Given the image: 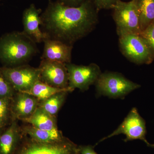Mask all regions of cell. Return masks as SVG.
I'll return each instance as SVG.
<instances>
[{
	"mask_svg": "<svg viewBox=\"0 0 154 154\" xmlns=\"http://www.w3.org/2000/svg\"><path fill=\"white\" fill-rule=\"evenodd\" d=\"M98 13L93 0H87L78 7L50 0L40 16L41 30L47 38L73 46L94 30L98 22Z\"/></svg>",
	"mask_w": 154,
	"mask_h": 154,
	"instance_id": "1",
	"label": "cell"
},
{
	"mask_svg": "<svg viewBox=\"0 0 154 154\" xmlns=\"http://www.w3.org/2000/svg\"><path fill=\"white\" fill-rule=\"evenodd\" d=\"M38 51L36 42L23 31L6 33L0 38V61L4 66L27 64Z\"/></svg>",
	"mask_w": 154,
	"mask_h": 154,
	"instance_id": "2",
	"label": "cell"
},
{
	"mask_svg": "<svg viewBox=\"0 0 154 154\" xmlns=\"http://www.w3.org/2000/svg\"><path fill=\"white\" fill-rule=\"evenodd\" d=\"M97 96L118 99L125 96L140 87L126 79L121 73L107 72L102 73L95 84Z\"/></svg>",
	"mask_w": 154,
	"mask_h": 154,
	"instance_id": "3",
	"label": "cell"
},
{
	"mask_svg": "<svg viewBox=\"0 0 154 154\" xmlns=\"http://www.w3.org/2000/svg\"><path fill=\"white\" fill-rule=\"evenodd\" d=\"M112 10L119 36L127 34L140 35L142 31L136 0L128 2L120 0Z\"/></svg>",
	"mask_w": 154,
	"mask_h": 154,
	"instance_id": "4",
	"label": "cell"
},
{
	"mask_svg": "<svg viewBox=\"0 0 154 154\" xmlns=\"http://www.w3.org/2000/svg\"><path fill=\"white\" fill-rule=\"evenodd\" d=\"M119 37L121 52L130 61L138 65L149 64L154 60L151 49L139 34H127Z\"/></svg>",
	"mask_w": 154,
	"mask_h": 154,
	"instance_id": "5",
	"label": "cell"
},
{
	"mask_svg": "<svg viewBox=\"0 0 154 154\" xmlns=\"http://www.w3.org/2000/svg\"><path fill=\"white\" fill-rule=\"evenodd\" d=\"M146 133L145 121L140 115L137 109L133 107L118 128L110 134L100 140L96 144L115 136L123 134L126 137L124 141L140 140L148 146L153 148V144L150 143L146 139Z\"/></svg>",
	"mask_w": 154,
	"mask_h": 154,
	"instance_id": "6",
	"label": "cell"
},
{
	"mask_svg": "<svg viewBox=\"0 0 154 154\" xmlns=\"http://www.w3.org/2000/svg\"><path fill=\"white\" fill-rule=\"evenodd\" d=\"M0 71L17 92H27L39 80V70L27 64L3 66Z\"/></svg>",
	"mask_w": 154,
	"mask_h": 154,
	"instance_id": "7",
	"label": "cell"
},
{
	"mask_svg": "<svg viewBox=\"0 0 154 154\" xmlns=\"http://www.w3.org/2000/svg\"><path fill=\"white\" fill-rule=\"evenodd\" d=\"M69 74V88L73 91L76 88L87 91L90 86L95 85L102 73L98 65L91 63L88 66L66 63Z\"/></svg>",
	"mask_w": 154,
	"mask_h": 154,
	"instance_id": "8",
	"label": "cell"
},
{
	"mask_svg": "<svg viewBox=\"0 0 154 154\" xmlns=\"http://www.w3.org/2000/svg\"><path fill=\"white\" fill-rule=\"evenodd\" d=\"M39 80L54 88L65 89L69 88V74L66 63L41 59Z\"/></svg>",
	"mask_w": 154,
	"mask_h": 154,
	"instance_id": "9",
	"label": "cell"
},
{
	"mask_svg": "<svg viewBox=\"0 0 154 154\" xmlns=\"http://www.w3.org/2000/svg\"><path fill=\"white\" fill-rule=\"evenodd\" d=\"M79 147L65 139L51 143L31 142L22 146L17 154H79Z\"/></svg>",
	"mask_w": 154,
	"mask_h": 154,
	"instance_id": "10",
	"label": "cell"
},
{
	"mask_svg": "<svg viewBox=\"0 0 154 154\" xmlns=\"http://www.w3.org/2000/svg\"><path fill=\"white\" fill-rule=\"evenodd\" d=\"M39 101L34 96L25 92H17L11 99L13 119L25 121L38 108Z\"/></svg>",
	"mask_w": 154,
	"mask_h": 154,
	"instance_id": "11",
	"label": "cell"
},
{
	"mask_svg": "<svg viewBox=\"0 0 154 154\" xmlns=\"http://www.w3.org/2000/svg\"><path fill=\"white\" fill-rule=\"evenodd\" d=\"M42 12L41 9H37L35 5L32 4L24 11L22 17L23 33L36 43L44 42L47 39L46 35L39 28L42 23L40 15Z\"/></svg>",
	"mask_w": 154,
	"mask_h": 154,
	"instance_id": "12",
	"label": "cell"
},
{
	"mask_svg": "<svg viewBox=\"0 0 154 154\" xmlns=\"http://www.w3.org/2000/svg\"><path fill=\"white\" fill-rule=\"evenodd\" d=\"M41 59L70 63L71 61L73 46L52 39H45Z\"/></svg>",
	"mask_w": 154,
	"mask_h": 154,
	"instance_id": "13",
	"label": "cell"
},
{
	"mask_svg": "<svg viewBox=\"0 0 154 154\" xmlns=\"http://www.w3.org/2000/svg\"><path fill=\"white\" fill-rule=\"evenodd\" d=\"M17 120L13 119L5 130L0 134V154H14L21 134Z\"/></svg>",
	"mask_w": 154,
	"mask_h": 154,
	"instance_id": "14",
	"label": "cell"
},
{
	"mask_svg": "<svg viewBox=\"0 0 154 154\" xmlns=\"http://www.w3.org/2000/svg\"><path fill=\"white\" fill-rule=\"evenodd\" d=\"M22 131L28 134L31 139L38 142L51 143L64 140L62 132L58 129L48 131L38 129L30 125L24 126Z\"/></svg>",
	"mask_w": 154,
	"mask_h": 154,
	"instance_id": "15",
	"label": "cell"
},
{
	"mask_svg": "<svg viewBox=\"0 0 154 154\" xmlns=\"http://www.w3.org/2000/svg\"><path fill=\"white\" fill-rule=\"evenodd\" d=\"M25 122L39 129L51 131L58 129L56 117L50 115L38 107L33 115Z\"/></svg>",
	"mask_w": 154,
	"mask_h": 154,
	"instance_id": "16",
	"label": "cell"
},
{
	"mask_svg": "<svg viewBox=\"0 0 154 154\" xmlns=\"http://www.w3.org/2000/svg\"><path fill=\"white\" fill-rule=\"evenodd\" d=\"M69 91H63L52 95L43 101L39 102L38 107L45 112L56 117L65 101Z\"/></svg>",
	"mask_w": 154,
	"mask_h": 154,
	"instance_id": "17",
	"label": "cell"
},
{
	"mask_svg": "<svg viewBox=\"0 0 154 154\" xmlns=\"http://www.w3.org/2000/svg\"><path fill=\"white\" fill-rule=\"evenodd\" d=\"M136 2L142 31L154 22V0H136Z\"/></svg>",
	"mask_w": 154,
	"mask_h": 154,
	"instance_id": "18",
	"label": "cell"
},
{
	"mask_svg": "<svg viewBox=\"0 0 154 154\" xmlns=\"http://www.w3.org/2000/svg\"><path fill=\"white\" fill-rule=\"evenodd\" d=\"M66 91L69 92L72 91L70 88L63 89L54 88L39 80L34 84L29 91L25 93L34 96L39 100V102H41L47 99L54 94Z\"/></svg>",
	"mask_w": 154,
	"mask_h": 154,
	"instance_id": "19",
	"label": "cell"
},
{
	"mask_svg": "<svg viewBox=\"0 0 154 154\" xmlns=\"http://www.w3.org/2000/svg\"><path fill=\"white\" fill-rule=\"evenodd\" d=\"M11 99L0 98V128L2 129L8 126L13 119Z\"/></svg>",
	"mask_w": 154,
	"mask_h": 154,
	"instance_id": "20",
	"label": "cell"
},
{
	"mask_svg": "<svg viewBox=\"0 0 154 154\" xmlns=\"http://www.w3.org/2000/svg\"><path fill=\"white\" fill-rule=\"evenodd\" d=\"M17 92L0 71V98L12 99Z\"/></svg>",
	"mask_w": 154,
	"mask_h": 154,
	"instance_id": "21",
	"label": "cell"
},
{
	"mask_svg": "<svg viewBox=\"0 0 154 154\" xmlns=\"http://www.w3.org/2000/svg\"><path fill=\"white\" fill-rule=\"evenodd\" d=\"M140 35L147 42L154 54V22L143 30Z\"/></svg>",
	"mask_w": 154,
	"mask_h": 154,
	"instance_id": "22",
	"label": "cell"
},
{
	"mask_svg": "<svg viewBox=\"0 0 154 154\" xmlns=\"http://www.w3.org/2000/svg\"><path fill=\"white\" fill-rule=\"evenodd\" d=\"M120 0H93L97 11L112 9Z\"/></svg>",
	"mask_w": 154,
	"mask_h": 154,
	"instance_id": "23",
	"label": "cell"
},
{
	"mask_svg": "<svg viewBox=\"0 0 154 154\" xmlns=\"http://www.w3.org/2000/svg\"><path fill=\"white\" fill-rule=\"evenodd\" d=\"M87 0H57V2L64 5L69 7H78Z\"/></svg>",
	"mask_w": 154,
	"mask_h": 154,
	"instance_id": "24",
	"label": "cell"
},
{
	"mask_svg": "<svg viewBox=\"0 0 154 154\" xmlns=\"http://www.w3.org/2000/svg\"><path fill=\"white\" fill-rule=\"evenodd\" d=\"M79 154H98L91 146H83L79 148Z\"/></svg>",
	"mask_w": 154,
	"mask_h": 154,
	"instance_id": "25",
	"label": "cell"
},
{
	"mask_svg": "<svg viewBox=\"0 0 154 154\" xmlns=\"http://www.w3.org/2000/svg\"><path fill=\"white\" fill-rule=\"evenodd\" d=\"M2 130L3 129L0 128V134H1V133H2Z\"/></svg>",
	"mask_w": 154,
	"mask_h": 154,
	"instance_id": "26",
	"label": "cell"
},
{
	"mask_svg": "<svg viewBox=\"0 0 154 154\" xmlns=\"http://www.w3.org/2000/svg\"><path fill=\"white\" fill-rule=\"evenodd\" d=\"M153 148H154V144H153Z\"/></svg>",
	"mask_w": 154,
	"mask_h": 154,
	"instance_id": "27",
	"label": "cell"
},
{
	"mask_svg": "<svg viewBox=\"0 0 154 154\" xmlns=\"http://www.w3.org/2000/svg\"><path fill=\"white\" fill-rule=\"evenodd\" d=\"M50 1V0H48V1Z\"/></svg>",
	"mask_w": 154,
	"mask_h": 154,
	"instance_id": "28",
	"label": "cell"
}]
</instances>
